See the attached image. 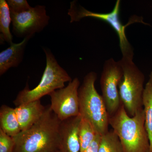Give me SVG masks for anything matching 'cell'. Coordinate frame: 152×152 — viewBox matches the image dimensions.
<instances>
[{"label":"cell","mask_w":152,"mask_h":152,"mask_svg":"<svg viewBox=\"0 0 152 152\" xmlns=\"http://www.w3.org/2000/svg\"><path fill=\"white\" fill-rule=\"evenodd\" d=\"M39 121L26 130L12 137L15 145L13 152H58L60 144L61 121L50 106Z\"/></svg>","instance_id":"1"},{"label":"cell","mask_w":152,"mask_h":152,"mask_svg":"<svg viewBox=\"0 0 152 152\" xmlns=\"http://www.w3.org/2000/svg\"><path fill=\"white\" fill-rule=\"evenodd\" d=\"M109 124L120 139L124 152H149L143 108L131 117L121 103L118 111L110 117Z\"/></svg>","instance_id":"2"},{"label":"cell","mask_w":152,"mask_h":152,"mask_svg":"<svg viewBox=\"0 0 152 152\" xmlns=\"http://www.w3.org/2000/svg\"><path fill=\"white\" fill-rule=\"evenodd\" d=\"M97 78L96 73L90 72L79 87L80 115L91 124L97 134L102 135L108 131L110 116L103 98L95 88Z\"/></svg>","instance_id":"3"},{"label":"cell","mask_w":152,"mask_h":152,"mask_svg":"<svg viewBox=\"0 0 152 152\" xmlns=\"http://www.w3.org/2000/svg\"><path fill=\"white\" fill-rule=\"evenodd\" d=\"M46 58V66L40 82L35 88L30 89L28 83L19 92L14 104L16 107L33 101L39 100L56 90L64 88L65 83L72 81L66 71L59 64L52 52L44 49Z\"/></svg>","instance_id":"4"},{"label":"cell","mask_w":152,"mask_h":152,"mask_svg":"<svg viewBox=\"0 0 152 152\" xmlns=\"http://www.w3.org/2000/svg\"><path fill=\"white\" fill-rule=\"evenodd\" d=\"M133 59L130 57H122L119 61L123 70V77L118 86L120 99L131 117L143 108L145 89V76Z\"/></svg>","instance_id":"5"},{"label":"cell","mask_w":152,"mask_h":152,"mask_svg":"<svg viewBox=\"0 0 152 152\" xmlns=\"http://www.w3.org/2000/svg\"><path fill=\"white\" fill-rule=\"evenodd\" d=\"M121 1H116L113 11L108 13H99L88 10L77 4L76 1L70 3L68 10V15L70 17L71 23L79 22L86 17H91L105 21L110 25L116 32L119 38L120 46L123 57L133 58L134 51L125 34V28L120 20L119 17Z\"/></svg>","instance_id":"6"},{"label":"cell","mask_w":152,"mask_h":152,"mask_svg":"<svg viewBox=\"0 0 152 152\" xmlns=\"http://www.w3.org/2000/svg\"><path fill=\"white\" fill-rule=\"evenodd\" d=\"M123 76V70L119 61L117 62L112 58L106 60L100 83L102 96L110 117L118 111L121 104L118 86Z\"/></svg>","instance_id":"7"},{"label":"cell","mask_w":152,"mask_h":152,"mask_svg":"<svg viewBox=\"0 0 152 152\" xmlns=\"http://www.w3.org/2000/svg\"><path fill=\"white\" fill-rule=\"evenodd\" d=\"M13 33L18 37H32L48 25L50 17L45 6L37 5L20 13L11 12Z\"/></svg>","instance_id":"8"},{"label":"cell","mask_w":152,"mask_h":152,"mask_svg":"<svg viewBox=\"0 0 152 152\" xmlns=\"http://www.w3.org/2000/svg\"><path fill=\"white\" fill-rule=\"evenodd\" d=\"M80 81L76 77L62 88L50 94L51 108L61 121L80 115L78 90Z\"/></svg>","instance_id":"9"},{"label":"cell","mask_w":152,"mask_h":152,"mask_svg":"<svg viewBox=\"0 0 152 152\" xmlns=\"http://www.w3.org/2000/svg\"><path fill=\"white\" fill-rule=\"evenodd\" d=\"M81 119L79 115L61 121L60 144L58 152H80L79 129Z\"/></svg>","instance_id":"10"},{"label":"cell","mask_w":152,"mask_h":152,"mask_svg":"<svg viewBox=\"0 0 152 152\" xmlns=\"http://www.w3.org/2000/svg\"><path fill=\"white\" fill-rule=\"evenodd\" d=\"M46 107L41 101H33L16 107L15 108L21 131L31 127L41 118Z\"/></svg>","instance_id":"11"},{"label":"cell","mask_w":152,"mask_h":152,"mask_svg":"<svg viewBox=\"0 0 152 152\" xmlns=\"http://www.w3.org/2000/svg\"><path fill=\"white\" fill-rule=\"evenodd\" d=\"M32 37H27L18 43H14L0 53V75L5 73L9 69L17 67L22 62L26 46Z\"/></svg>","instance_id":"12"},{"label":"cell","mask_w":152,"mask_h":152,"mask_svg":"<svg viewBox=\"0 0 152 152\" xmlns=\"http://www.w3.org/2000/svg\"><path fill=\"white\" fill-rule=\"evenodd\" d=\"M0 129L11 137H15L21 132L15 108L6 105L1 106Z\"/></svg>","instance_id":"13"},{"label":"cell","mask_w":152,"mask_h":152,"mask_svg":"<svg viewBox=\"0 0 152 152\" xmlns=\"http://www.w3.org/2000/svg\"><path fill=\"white\" fill-rule=\"evenodd\" d=\"M143 104L145 113V127L150 142L149 152H152V85L149 81L145 87Z\"/></svg>","instance_id":"14"},{"label":"cell","mask_w":152,"mask_h":152,"mask_svg":"<svg viewBox=\"0 0 152 152\" xmlns=\"http://www.w3.org/2000/svg\"><path fill=\"white\" fill-rule=\"evenodd\" d=\"M12 22L10 10L5 0L0 1V33L1 42H6L11 45L13 43V37L10 30Z\"/></svg>","instance_id":"15"},{"label":"cell","mask_w":152,"mask_h":152,"mask_svg":"<svg viewBox=\"0 0 152 152\" xmlns=\"http://www.w3.org/2000/svg\"><path fill=\"white\" fill-rule=\"evenodd\" d=\"M99 152H124L121 140L113 130L101 135Z\"/></svg>","instance_id":"16"},{"label":"cell","mask_w":152,"mask_h":152,"mask_svg":"<svg viewBox=\"0 0 152 152\" xmlns=\"http://www.w3.org/2000/svg\"><path fill=\"white\" fill-rule=\"evenodd\" d=\"M97 133L90 122L82 118L79 129V137L81 152L87 148L96 138Z\"/></svg>","instance_id":"17"},{"label":"cell","mask_w":152,"mask_h":152,"mask_svg":"<svg viewBox=\"0 0 152 152\" xmlns=\"http://www.w3.org/2000/svg\"><path fill=\"white\" fill-rule=\"evenodd\" d=\"M11 12L20 13L32 8L26 0H7Z\"/></svg>","instance_id":"18"},{"label":"cell","mask_w":152,"mask_h":152,"mask_svg":"<svg viewBox=\"0 0 152 152\" xmlns=\"http://www.w3.org/2000/svg\"><path fill=\"white\" fill-rule=\"evenodd\" d=\"M15 142L12 137L0 129V152H13Z\"/></svg>","instance_id":"19"},{"label":"cell","mask_w":152,"mask_h":152,"mask_svg":"<svg viewBox=\"0 0 152 152\" xmlns=\"http://www.w3.org/2000/svg\"><path fill=\"white\" fill-rule=\"evenodd\" d=\"M101 139V135L98 134L91 145L84 151L81 152H99Z\"/></svg>","instance_id":"20"},{"label":"cell","mask_w":152,"mask_h":152,"mask_svg":"<svg viewBox=\"0 0 152 152\" xmlns=\"http://www.w3.org/2000/svg\"><path fill=\"white\" fill-rule=\"evenodd\" d=\"M149 77L150 79L148 81L150 82V83H151L152 85V71L151 72V74H150Z\"/></svg>","instance_id":"21"}]
</instances>
